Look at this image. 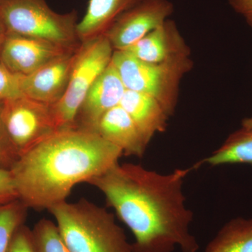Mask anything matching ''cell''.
Listing matches in <instances>:
<instances>
[{
    "instance_id": "obj_1",
    "label": "cell",
    "mask_w": 252,
    "mask_h": 252,
    "mask_svg": "<svg viewBox=\"0 0 252 252\" xmlns=\"http://www.w3.org/2000/svg\"><path fill=\"white\" fill-rule=\"evenodd\" d=\"M197 168L176 169L169 174L140 164L119 162L87 184L104 194L108 206L135 238L132 252H197L198 240L189 227L193 213L186 206L183 185Z\"/></svg>"
},
{
    "instance_id": "obj_2",
    "label": "cell",
    "mask_w": 252,
    "mask_h": 252,
    "mask_svg": "<svg viewBox=\"0 0 252 252\" xmlns=\"http://www.w3.org/2000/svg\"><path fill=\"white\" fill-rule=\"evenodd\" d=\"M122 149L94 131H55L21 154L10 169L18 199L40 211L67 201L78 184L102 175L119 162Z\"/></svg>"
},
{
    "instance_id": "obj_3",
    "label": "cell",
    "mask_w": 252,
    "mask_h": 252,
    "mask_svg": "<svg viewBox=\"0 0 252 252\" xmlns=\"http://www.w3.org/2000/svg\"><path fill=\"white\" fill-rule=\"evenodd\" d=\"M48 211L70 252H132L114 215L87 199L64 202Z\"/></svg>"
},
{
    "instance_id": "obj_4",
    "label": "cell",
    "mask_w": 252,
    "mask_h": 252,
    "mask_svg": "<svg viewBox=\"0 0 252 252\" xmlns=\"http://www.w3.org/2000/svg\"><path fill=\"white\" fill-rule=\"evenodd\" d=\"M0 16L8 32L67 47L82 44L77 36L76 10L59 14L49 7L46 0H0Z\"/></svg>"
},
{
    "instance_id": "obj_5",
    "label": "cell",
    "mask_w": 252,
    "mask_h": 252,
    "mask_svg": "<svg viewBox=\"0 0 252 252\" xmlns=\"http://www.w3.org/2000/svg\"><path fill=\"white\" fill-rule=\"evenodd\" d=\"M112 64L126 90L152 96L170 116L175 112L179 86L191 68L189 56L161 63L144 62L126 51H114Z\"/></svg>"
},
{
    "instance_id": "obj_6",
    "label": "cell",
    "mask_w": 252,
    "mask_h": 252,
    "mask_svg": "<svg viewBox=\"0 0 252 252\" xmlns=\"http://www.w3.org/2000/svg\"><path fill=\"white\" fill-rule=\"evenodd\" d=\"M113 49L104 35L82 43L64 95L51 105L57 130L75 127V120L86 94L112 61Z\"/></svg>"
},
{
    "instance_id": "obj_7",
    "label": "cell",
    "mask_w": 252,
    "mask_h": 252,
    "mask_svg": "<svg viewBox=\"0 0 252 252\" xmlns=\"http://www.w3.org/2000/svg\"><path fill=\"white\" fill-rule=\"evenodd\" d=\"M0 117L19 156L58 130L51 105L26 95L0 103Z\"/></svg>"
},
{
    "instance_id": "obj_8",
    "label": "cell",
    "mask_w": 252,
    "mask_h": 252,
    "mask_svg": "<svg viewBox=\"0 0 252 252\" xmlns=\"http://www.w3.org/2000/svg\"><path fill=\"white\" fill-rule=\"evenodd\" d=\"M173 12L169 0H142L121 15L104 35L114 51H124L163 24Z\"/></svg>"
},
{
    "instance_id": "obj_9",
    "label": "cell",
    "mask_w": 252,
    "mask_h": 252,
    "mask_svg": "<svg viewBox=\"0 0 252 252\" xmlns=\"http://www.w3.org/2000/svg\"><path fill=\"white\" fill-rule=\"evenodd\" d=\"M79 46L67 47L44 39L8 32L1 48L0 62L15 74L27 76Z\"/></svg>"
},
{
    "instance_id": "obj_10",
    "label": "cell",
    "mask_w": 252,
    "mask_h": 252,
    "mask_svg": "<svg viewBox=\"0 0 252 252\" xmlns=\"http://www.w3.org/2000/svg\"><path fill=\"white\" fill-rule=\"evenodd\" d=\"M81 46L29 75L21 76L23 94L49 105L57 103L67 90Z\"/></svg>"
},
{
    "instance_id": "obj_11",
    "label": "cell",
    "mask_w": 252,
    "mask_h": 252,
    "mask_svg": "<svg viewBox=\"0 0 252 252\" xmlns=\"http://www.w3.org/2000/svg\"><path fill=\"white\" fill-rule=\"evenodd\" d=\"M126 91L125 86L111 61L86 94L76 118L75 127L94 131L106 112L120 105Z\"/></svg>"
},
{
    "instance_id": "obj_12",
    "label": "cell",
    "mask_w": 252,
    "mask_h": 252,
    "mask_svg": "<svg viewBox=\"0 0 252 252\" xmlns=\"http://www.w3.org/2000/svg\"><path fill=\"white\" fill-rule=\"evenodd\" d=\"M94 131L122 149L123 154L127 157H143L149 144L133 119L120 105L106 112Z\"/></svg>"
},
{
    "instance_id": "obj_13",
    "label": "cell",
    "mask_w": 252,
    "mask_h": 252,
    "mask_svg": "<svg viewBox=\"0 0 252 252\" xmlns=\"http://www.w3.org/2000/svg\"><path fill=\"white\" fill-rule=\"evenodd\" d=\"M144 62L161 63L190 55L175 23L167 20L136 44L124 50Z\"/></svg>"
},
{
    "instance_id": "obj_14",
    "label": "cell",
    "mask_w": 252,
    "mask_h": 252,
    "mask_svg": "<svg viewBox=\"0 0 252 252\" xmlns=\"http://www.w3.org/2000/svg\"><path fill=\"white\" fill-rule=\"evenodd\" d=\"M120 106L133 119L149 143L156 134L166 130L170 115L152 96L126 90Z\"/></svg>"
},
{
    "instance_id": "obj_15",
    "label": "cell",
    "mask_w": 252,
    "mask_h": 252,
    "mask_svg": "<svg viewBox=\"0 0 252 252\" xmlns=\"http://www.w3.org/2000/svg\"><path fill=\"white\" fill-rule=\"evenodd\" d=\"M142 0H89L85 16L77 26L81 43L104 35L121 15Z\"/></svg>"
},
{
    "instance_id": "obj_16",
    "label": "cell",
    "mask_w": 252,
    "mask_h": 252,
    "mask_svg": "<svg viewBox=\"0 0 252 252\" xmlns=\"http://www.w3.org/2000/svg\"><path fill=\"white\" fill-rule=\"evenodd\" d=\"M204 252H252V217H238L227 222Z\"/></svg>"
},
{
    "instance_id": "obj_17",
    "label": "cell",
    "mask_w": 252,
    "mask_h": 252,
    "mask_svg": "<svg viewBox=\"0 0 252 252\" xmlns=\"http://www.w3.org/2000/svg\"><path fill=\"white\" fill-rule=\"evenodd\" d=\"M198 163L200 166L205 163L212 167L227 164H248L252 166V130L242 127L233 132L220 148Z\"/></svg>"
},
{
    "instance_id": "obj_18",
    "label": "cell",
    "mask_w": 252,
    "mask_h": 252,
    "mask_svg": "<svg viewBox=\"0 0 252 252\" xmlns=\"http://www.w3.org/2000/svg\"><path fill=\"white\" fill-rule=\"evenodd\" d=\"M28 210L19 199L0 205V252H7L14 233L25 224Z\"/></svg>"
},
{
    "instance_id": "obj_19",
    "label": "cell",
    "mask_w": 252,
    "mask_h": 252,
    "mask_svg": "<svg viewBox=\"0 0 252 252\" xmlns=\"http://www.w3.org/2000/svg\"><path fill=\"white\" fill-rule=\"evenodd\" d=\"M35 252H70L60 234L57 225L43 218L32 230Z\"/></svg>"
},
{
    "instance_id": "obj_20",
    "label": "cell",
    "mask_w": 252,
    "mask_h": 252,
    "mask_svg": "<svg viewBox=\"0 0 252 252\" xmlns=\"http://www.w3.org/2000/svg\"><path fill=\"white\" fill-rule=\"evenodd\" d=\"M21 75L15 74L0 62V103L24 95L21 91Z\"/></svg>"
},
{
    "instance_id": "obj_21",
    "label": "cell",
    "mask_w": 252,
    "mask_h": 252,
    "mask_svg": "<svg viewBox=\"0 0 252 252\" xmlns=\"http://www.w3.org/2000/svg\"><path fill=\"white\" fill-rule=\"evenodd\" d=\"M18 157L19 154L6 133L0 117V168L10 170Z\"/></svg>"
},
{
    "instance_id": "obj_22",
    "label": "cell",
    "mask_w": 252,
    "mask_h": 252,
    "mask_svg": "<svg viewBox=\"0 0 252 252\" xmlns=\"http://www.w3.org/2000/svg\"><path fill=\"white\" fill-rule=\"evenodd\" d=\"M6 252H35L29 227L24 224L16 230Z\"/></svg>"
},
{
    "instance_id": "obj_23",
    "label": "cell",
    "mask_w": 252,
    "mask_h": 252,
    "mask_svg": "<svg viewBox=\"0 0 252 252\" xmlns=\"http://www.w3.org/2000/svg\"><path fill=\"white\" fill-rule=\"evenodd\" d=\"M18 195L12 174L0 168V205L18 200Z\"/></svg>"
},
{
    "instance_id": "obj_24",
    "label": "cell",
    "mask_w": 252,
    "mask_h": 252,
    "mask_svg": "<svg viewBox=\"0 0 252 252\" xmlns=\"http://www.w3.org/2000/svg\"><path fill=\"white\" fill-rule=\"evenodd\" d=\"M229 4L252 27V0H229Z\"/></svg>"
},
{
    "instance_id": "obj_25",
    "label": "cell",
    "mask_w": 252,
    "mask_h": 252,
    "mask_svg": "<svg viewBox=\"0 0 252 252\" xmlns=\"http://www.w3.org/2000/svg\"><path fill=\"white\" fill-rule=\"evenodd\" d=\"M7 33V30L5 27L4 23L0 16V54H1V48H2Z\"/></svg>"
},
{
    "instance_id": "obj_26",
    "label": "cell",
    "mask_w": 252,
    "mask_h": 252,
    "mask_svg": "<svg viewBox=\"0 0 252 252\" xmlns=\"http://www.w3.org/2000/svg\"><path fill=\"white\" fill-rule=\"evenodd\" d=\"M242 127L247 130H252V117L243 119L242 122Z\"/></svg>"
}]
</instances>
